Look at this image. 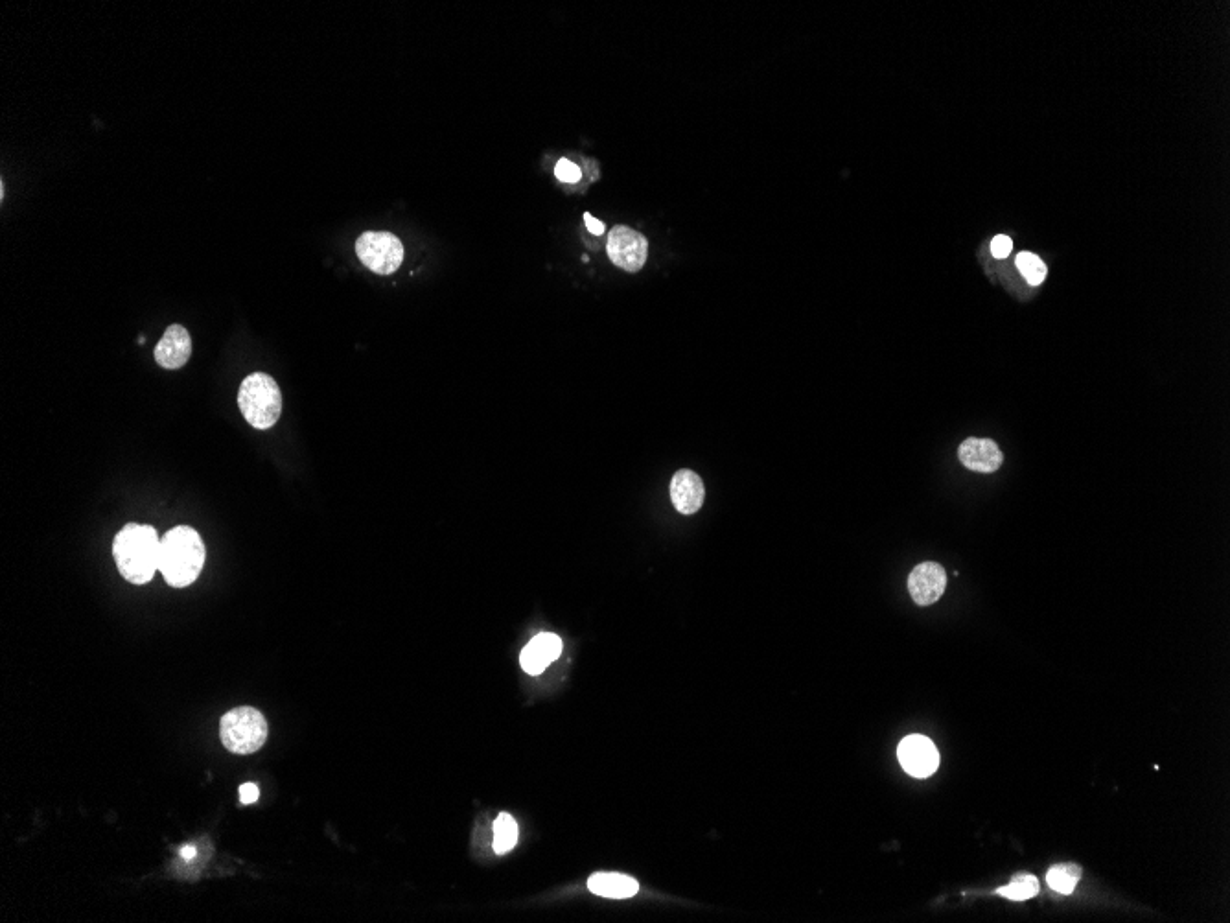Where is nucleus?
I'll return each instance as SVG.
<instances>
[{"mask_svg":"<svg viewBox=\"0 0 1230 923\" xmlns=\"http://www.w3.org/2000/svg\"><path fill=\"white\" fill-rule=\"evenodd\" d=\"M584 222H586V227H588V231H590V233L592 234H595V236H601V234L604 233V223L599 222V220H595L592 214H588V212H586V214H584Z\"/></svg>","mask_w":1230,"mask_h":923,"instance_id":"21","label":"nucleus"},{"mask_svg":"<svg viewBox=\"0 0 1230 923\" xmlns=\"http://www.w3.org/2000/svg\"><path fill=\"white\" fill-rule=\"evenodd\" d=\"M1000 896L1013 901H1024L1033 898L1039 892V881L1032 874H1019L1011 879L1008 887L998 888Z\"/></svg>","mask_w":1230,"mask_h":923,"instance_id":"16","label":"nucleus"},{"mask_svg":"<svg viewBox=\"0 0 1230 923\" xmlns=\"http://www.w3.org/2000/svg\"><path fill=\"white\" fill-rule=\"evenodd\" d=\"M238 408L256 430H269L282 415V393L266 373L249 374L238 391Z\"/></svg>","mask_w":1230,"mask_h":923,"instance_id":"3","label":"nucleus"},{"mask_svg":"<svg viewBox=\"0 0 1230 923\" xmlns=\"http://www.w3.org/2000/svg\"><path fill=\"white\" fill-rule=\"evenodd\" d=\"M205 559V544L192 527H174L161 538L159 572L163 573L164 581L174 588L192 585L199 573L203 572Z\"/></svg>","mask_w":1230,"mask_h":923,"instance_id":"2","label":"nucleus"},{"mask_svg":"<svg viewBox=\"0 0 1230 923\" xmlns=\"http://www.w3.org/2000/svg\"><path fill=\"white\" fill-rule=\"evenodd\" d=\"M947 586V573L938 562H923L916 566L908 577L910 596L921 607L936 603Z\"/></svg>","mask_w":1230,"mask_h":923,"instance_id":"8","label":"nucleus"},{"mask_svg":"<svg viewBox=\"0 0 1230 923\" xmlns=\"http://www.w3.org/2000/svg\"><path fill=\"white\" fill-rule=\"evenodd\" d=\"M1017 268L1021 271L1022 277L1032 286H1039L1046 279L1045 262L1033 253H1019Z\"/></svg>","mask_w":1230,"mask_h":923,"instance_id":"17","label":"nucleus"},{"mask_svg":"<svg viewBox=\"0 0 1230 923\" xmlns=\"http://www.w3.org/2000/svg\"><path fill=\"white\" fill-rule=\"evenodd\" d=\"M267 734L266 717L251 706L234 708L221 717V743L233 754H255L266 745Z\"/></svg>","mask_w":1230,"mask_h":923,"instance_id":"4","label":"nucleus"},{"mask_svg":"<svg viewBox=\"0 0 1230 923\" xmlns=\"http://www.w3.org/2000/svg\"><path fill=\"white\" fill-rule=\"evenodd\" d=\"M958 457L965 468L975 470V472H984V474L995 472L1004 461V456L995 441L978 439V437L965 439L964 443L960 444Z\"/></svg>","mask_w":1230,"mask_h":923,"instance_id":"11","label":"nucleus"},{"mask_svg":"<svg viewBox=\"0 0 1230 923\" xmlns=\"http://www.w3.org/2000/svg\"><path fill=\"white\" fill-rule=\"evenodd\" d=\"M161 540L155 527L128 524L113 542L118 572L131 585H148L159 570Z\"/></svg>","mask_w":1230,"mask_h":923,"instance_id":"1","label":"nucleus"},{"mask_svg":"<svg viewBox=\"0 0 1230 923\" xmlns=\"http://www.w3.org/2000/svg\"><path fill=\"white\" fill-rule=\"evenodd\" d=\"M1081 879V868L1078 865L1052 866L1046 874V883L1059 894H1072Z\"/></svg>","mask_w":1230,"mask_h":923,"instance_id":"15","label":"nucleus"},{"mask_svg":"<svg viewBox=\"0 0 1230 923\" xmlns=\"http://www.w3.org/2000/svg\"><path fill=\"white\" fill-rule=\"evenodd\" d=\"M606 251L617 268L625 269L630 273H638L647 262L649 242L643 234L630 229L627 225H617L608 234Z\"/></svg>","mask_w":1230,"mask_h":923,"instance_id":"6","label":"nucleus"},{"mask_svg":"<svg viewBox=\"0 0 1230 923\" xmlns=\"http://www.w3.org/2000/svg\"><path fill=\"white\" fill-rule=\"evenodd\" d=\"M562 653V640L557 634L544 632L538 634L536 638L531 640V643L525 647L520 655V664L523 671L529 675H540L546 671L549 664H553L558 656Z\"/></svg>","mask_w":1230,"mask_h":923,"instance_id":"12","label":"nucleus"},{"mask_svg":"<svg viewBox=\"0 0 1230 923\" xmlns=\"http://www.w3.org/2000/svg\"><path fill=\"white\" fill-rule=\"evenodd\" d=\"M192 339L185 327L172 325L164 332L163 339L155 347V362L163 369H181L190 360Z\"/></svg>","mask_w":1230,"mask_h":923,"instance_id":"10","label":"nucleus"},{"mask_svg":"<svg viewBox=\"0 0 1230 923\" xmlns=\"http://www.w3.org/2000/svg\"><path fill=\"white\" fill-rule=\"evenodd\" d=\"M356 255L372 273L391 275L404 262V246L393 233L367 231L356 240Z\"/></svg>","mask_w":1230,"mask_h":923,"instance_id":"5","label":"nucleus"},{"mask_svg":"<svg viewBox=\"0 0 1230 923\" xmlns=\"http://www.w3.org/2000/svg\"><path fill=\"white\" fill-rule=\"evenodd\" d=\"M588 888L590 892L603 896V898L627 900L638 894L639 883L636 879L623 876V874H593L588 879Z\"/></svg>","mask_w":1230,"mask_h":923,"instance_id":"13","label":"nucleus"},{"mask_svg":"<svg viewBox=\"0 0 1230 923\" xmlns=\"http://www.w3.org/2000/svg\"><path fill=\"white\" fill-rule=\"evenodd\" d=\"M897 758L901 767L914 778H929L940 765L938 748L925 736L905 737L897 748Z\"/></svg>","mask_w":1230,"mask_h":923,"instance_id":"7","label":"nucleus"},{"mask_svg":"<svg viewBox=\"0 0 1230 923\" xmlns=\"http://www.w3.org/2000/svg\"><path fill=\"white\" fill-rule=\"evenodd\" d=\"M258 796H260V791H258L255 783H244L240 787V802L242 804H255Z\"/></svg>","mask_w":1230,"mask_h":923,"instance_id":"20","label":"nucleus"},{"mask_svg":"<svg viewBox=\"0 0 1230 923\" xmlns=\"http://www.w3.org/2000/svg\"><path fill=\"white\" fill-rule=\"evenodd\" d=\"M704 498H706L704 481L697 472L684 468L674 474L671 480V500L678 513L695 515L704 505Z\"/></svg>","mask_w":1230,"mask_h":923,"instance_id":"9","label":"nucleus"},{"mask_svg":"<svg viewBox=\"0 0 1230 923\" xmlns=\"http://www.w3.org/2000/svg\"><path fill=\"white\" fill-rule=\"evenodd\" d=\"M1011 249H1013V242H1011L1010 236H1006V234H998V236L993 238V242H991V253H993L995 258L1008 257Z\"/></svg>","mask_w":1230,"mask_h":923,"instance_id":"19","label":"nucleus"},{"mask_svg":"<svg viewBox=\"0 0 1230 923\" xmlns=\"http://www.w3.org/2000/svg\"><path fill=\"white\" fill-rule=\"evenodd\" d=\"M555 174H557L558 179H560L562 183H569V185L579 183V179H581L582 176L581 168H579L577 164L568 161V159H560V161H558L557 168H555Z\"/></svg>","mask_w":1230,"mask_h":923,"instance_id":"18","label":"nucleus"},{"mask_svg":"<svg viewBox=\"0 0 1230 923\" xmlns=\"http://www.w3.org/2000/svg\"><path fill=\"white\" fill-rule=\"evenodd\" d=\"M196 855H198V850H196L194 846H185V848L181 850V857H183L185 861H192Z\"/></svg>","mask_w":1230,"mask_h":923,"instance_id":"22","label":"nucleus"},{"mask_svg":"<svg viewBox=\"0 0 1230 923\" xmlns=\"http://www.w3.org/2000/svg\"><path fill=\"white\" fill-rule=\"evenodd\" d=\"M518 842V824L509 813H501L494 820V852L505 855L511 852Z\"/></svg>","mask_w":1230,"mask_h":923,"instance_id":"14","label":"nucleus"}]
</instances>
